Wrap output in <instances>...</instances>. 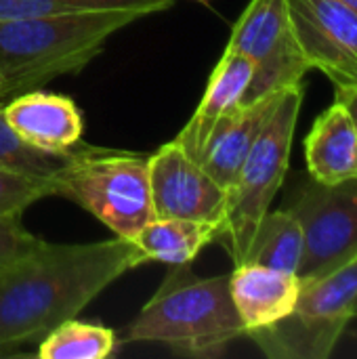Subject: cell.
<instances>
[{
  "label": "cell",
  "mask_w": 357,
  "mask_h": 359,
  "mask_svg": "<svg viewBox=\"0 0 357 359\" xmlns=\"http://www.w3.org/2000/svg\"><path fill=\"white\" fill-rule=\"evenodd\" d=\"M42 244L21 225V215H0V269L19 261Z\"/></svg>",
  "instance_id": "7402d4cb"
},
{
  "label": "cell",
  "mask_w": 357,
  "mask_h": 359,
  "mask_svg": "<svg viewBox=\"0 0 357 359\" xmlns=\"http://www.w3.org/2000/svg\"><path fill=\"white\" fill-rule=\"evenodd\" d=\"M145 257L133 240L46 244L0 269V351L42 339L76 318Z\"/></svg>",
  "instance_id": "6da1fadb"
},
{
  "label": "cell",
  "mask_w": 357,
  "mask_h": 359,
  "mask_svg": "<svg viewBox=\"0 0 357 359\" xmlns=\"http://www.w3.org/2000/svg\"><path fill=\"white\" fill-rule=\"evenodd\" d=\"M4 105H0V168L27 172L50 179L74 158V147L67 151H46L25 143L6 122Z\"/></svg>",
  "instance_id": "ffe728a7"
},
{
  "label": "cell",
  "mask_w": 357,
  "mask_h": 359,
  "mask_svg": "<svg viewBox=\"0 0 357 359\" xmlns=\"http://www.w3.org/2000/svg\"><path fill=\"white\" fill-rule=\"evenodd\" d=\"M305 255V233L297 215L286 210H269L250 242L244 263H257L271 269L299 273Z\"/></svg>",
  "instance_id": "e0dca14e"
},
{
  "label": "cell",
  "mask_w": 357,
  "mask_h": 359,
  "mask_svg": "<svg viewBox=\"0 0 357 359\" xmlns=\"http://www.w3.org/2000/svg\"><path fill=\"white\" fill-rule=\"evenodd\" d=\"M151 208L160 219H191L223 231L229 194L177 139L147 158ZM219 240V238H217Z\"/></svg>",
  "instance_id": "9c48e42d"
},
{
  "label": "cell",
  "mask_w": 357,
  "mask_h": 359,
  "mask_svg": "<svg viewBox=\"0 0 357 359\" xmlns=\"http://www.w3.org/2000/svg\"><path fill=\"white\" fill-rule=\"evenodd\" d=\"M292 29L309 69L337 86L357 82V13L339 0H288Z\"/></svg>",
  "instance_id": "30bf717a"
},
{
  "label": "cell",
  "mask_w": 357,
  "mask_h": 359,
  "mask_svg": "<svg viewBox=\"0 0 357 359\" xmlns=\"http://www.w3.org/2000/svg\"><path fill=\"white\" fill-rule=\"evenodd\" d=\"M141 17L147 15L135 8H97L0 21V74L6 99L80 72L105 48L109 36Z\"/></svg>",
  "instance_id": "7a4b0ae2"
},
{
  "label": "cell",
  "mask_w": 357,
  "mask_h": 359,
  "mask_svg": "<svg viewBox=\"0 0 357 359\" xmlns=\"http://www.w3.org/2000/svg\"><path fill=\"white\" fill-rule=\"evenodd\" d=\"M202 2H206V0H202Z\"/></svg>",
  "instance_id": "484cf974"
},
{
  "label": "cell",
  "mask_w": 357,
  "mask_h": 359,
  "mask_svg": "<svg viewBox=\"0 0 357 359\" xmlns=\"http://www.w3.org/2000/svg\"><path fill=\"white\" fill-rule=\"evenodd\" d=\"M173 269L126 330V343H158L185 358H219L246 334L229 292V276L198 278Z\"/></svg>",
  "instance_id": "3957f363"
},
{
  "label": "cell",
  "mask_w": 357,
  "mask_h": 359,
  "mask_svg": "<svg viewBox=\"0 0 357 359\" xmlns=\"http://www.w3.org/2000/svg\"><path fill=\"white\" fill-rule=\"evenodd\" d=\"M301 105L303 84L282 93L278 107L255 141L229 191L227 215L219 240L225 244L236 265L244 263L257 227L269 212L271 202L286 179Z\"/></svg>",
  "instance_id": "5b68a950"
},
{
  "label": "cell",
  "mask_w": 357,
  "mask_h": 359,
  "mask_svg": "<svg viewBox=\"0 0 357 359\" xmlns=\"http://www.w3.org/2000/svg\"><path fill=\"white\" fill-rule=\"evenodd\" d=\"M357 313V255L328 276L305 282L297 309L248 337L274 359H328Z\"/></svg>",
  "instance_id": "8992f818"
},
{
  "label": "cell",
  "mask_w": 357,
  "mask_h": 359,
  "mask_svg": "<svg viewBox=\"0 0 357 359\" xmlns=\"http://www.w3.org/2000/svg\"><path fill=\"white\" fill-rule=\"evenodd\" d=\"M173 0H0V21L65 15L97 8H135L143 15L166 11Z\"/></svg>",
  "instance_id": "d6986e66"
},
{
  "label": "cell",
  "mask_w": 357,
  "mask_h": 359,
  "mask_svg": "<svg viewBox=\"0 0 357 359\" xmlns=\"http://www.w3.org/2000/svg\"><path fill=\"white\" fill-rule=\"evenodd\" d=\"M8 99H6V93H4V78H2V74H0V105H4Z\"/></svg>",
  "instance_id": "cb8c5ba5"
},
{
  "label": "cell",
  "mask_w": 357,
  "mask_h": 359,
  "mask_svg": "<svg viewBox=\"0 0 357 359\" xmlns=\"http://www.w3.org/2000/svg\"><path fill=\"white\" fill-rule=\"evenodd\" d=\"M225 48L248 57L255 65L244 103L297 86L309 72L292 29L288 0H250L234 23Z\"/></svg>",
  "instance_id": "52a82bcc"
},
{
  "label": "cell",
  "mask_w": 357,
  "mask_h": 359,
  "mask_svg": "<svg viewBox=\"0 0 357 359\" xmlns=\"http://www.w3.org/2000/svg\"><path fill=\"white\" fill-rule=\"evenodd\" d=\"M53 196V181L11 168H0V215H23L34 202Z\"/></svg>",
  "instance_id": "44dd1931"
},
{
  "label": "cell",
  "mask_w": 357,
  "mask_h": 359,
  "mask_svg": "<svg viewBox=\"0 0 357 359\" xmlns=\"http://www.w3.org/2000/svg\"><path fill=\"white\" fill-rule=\"evenodd\" d=\"M219 238V227L191 219H160L154 217L133 242L145 261L166 265H191L204 246Z\"/></svg>",
  "instance_id": "2e32d148"
},
{
  "label": "cell",
  "mask_w": 357,
  "mask_h": 359,
  "mask_svg": "<svg viewBox=\"0 0 357 359\" xmlns=\"http://www.w3.org/2000/svg\"><path fill=\"white\" fill-rule=\"evenodd\" d=\"M305 233L301 282H314L357 255V177L337 185L311 183L290 208Z\"/></svg>",
  "instance_id": "ba28073f"
},
{
  "label": "cell",
  "mask_w": 357,
  "mask_h": 359,
  "mask_svg": "<svg viewBox=\"0 0 357 359\" xmlns=\"http://www.w3.org/2000/svg\"><path fill=\"white\" fill-rule=\"evenodd\" d=\"M339 2H343L345 6H349L351 11H356L357 13V0H339Z\"/></svg>",
  "instance_id": "d4e9b609"
},
{
  "label": "cell",
  "mask_w": 357,
  "mask_h": 359,
  "mask_svg": "<svg viewBox=\"0 0 357 359\" xmlns=\"http://www.w3.org/2000/svg\"><path fill=\"white\" fill-rule=\"evenodd\" d=\"M303 282L297 273L257 263H240L229 276V292L246 334L269 328L288 318L301 299Z\"/></svg>",
  "instance_id": "8fae6325"
},
{
  "label": "cell",
  "mask_w": 357,
  "mask_h": 359,
  "mask_svg": "<svg viewBox=\"0 0 357 359\" xmlns=\"http://www.w3.org/2000/svg\"><path fill=\"white\" fill-rule=\"evenodd\" d=\"M11 128L29 145L46 151H67L82 137V118L76 103L61 95L27 90L4 103Z\"/></svg>",
  "instance_id": "7c38bea8"
},
{
  "label": "cell",
  "mask_w": 357,
  "mask_h": 359,
  "mask_svg": "<svg viewBox=\"0 0 357 359\" xmlns=\"http://www.w3.org/2000/svg\"><path fill=\"white\" fill-rule=\"evenodd\" d=\"M311 181L337 185L357 177V133L347 107L335 101L314 122L305 139Z\"/></svg>",
  "instance_id": "9a60e30c"
},
{
  "label": "cell",
  "mask_w": 357,
  "mask_h": 359,
  "mask_svg": "<svg viewBox=\"0 0 357 359\" xmlns=\"http://www.w3.org/2000/svg\"><path fill=\"white\" fill-rule=\"evenodd\" d=\"M282 93L265 95L252 103L240 105L236 111H231L227 118H223L217 128L213 130L200 162L204 170L229 194L238 172L250 154L255 141L259 139L261 130L265 128L267 120L271 118L274 109L278 107Z\"/></svg>",
  "instance_id": "4fadbf2b"
},
{
  "label": "cell",
  "mask_w": 357,
  "mask_h": 359,
  "mask_svg": "<svg viewBox=\"0 0 357 359\" xmlns=\"http://www.w3.org/2000/svg\"><path fill=\"white\" fill-rule=\"evenodd\" d=\"M143 154L82 147L53 181L63 196L95 215L118 238L133 240L151 219L149 166Z\"/></svg>",
  "instance_id": "277c9868"
},
{
  "label": "cell",
  "mask_w": 357,
  "mask_h": 359,
  "mask_svg": "<svg viewBox=\"0 0 357 359\" xmlns=\"http://www.w3.org/2000/svg\"><path fill=\"white\" fill-rule=\"evenodd\" d=\"M252 76H255L252 61L231 48H225V53L221 55L219 63L215 65L208 78L198 109L194 111V116L177 137V141L194 158L200 160L217 124L244 103Z\"/></svg>",
  "instance_id": "5bb4252c"
},
{
  "label": "cell",
  "mask_w": 357,
  "mask_h": 359,
  "mask_svg": "<svg viewBox=\"0 0 357 359\" xmlns=\"http://www.w3.org/2000/svg\"><path fill=\"white\" fill-rule=\"evenodd\" d=\"M116 332L99 326L80 322L76 318L61 322L48 334L40 339V359H105L116 349Z\"/></svg>",
  "instance_id": "ac0fdd59"
},
{
  "label": "cell",
  "mask_w": 357,
  "mask_h": 359,
  "mask_svg": "<svg viewBox=\"0 0 357 359\" xmlns=\"http://www.w3.org/2000/svg\"><path fill=\"white\" fill-rule=\"evenodd\" d=\"M335 101L343 103L356 124L357 133V82L356 84H343V86H337V93H335Z\"/></svg>",
  "instance_id": "603a6c76"
}]
</instances>
